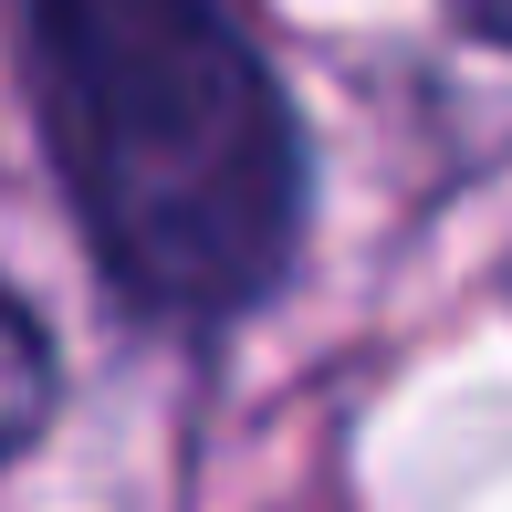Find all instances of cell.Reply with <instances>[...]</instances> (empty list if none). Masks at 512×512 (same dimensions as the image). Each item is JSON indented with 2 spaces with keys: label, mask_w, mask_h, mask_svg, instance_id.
Listing matches in <instances>:
<instances>
[{
  "label": "cell",
  "mask_w": 512,
  "mask_h": 512,
  "mask_svg": "<svg viewBox=\"0 0 512 512\" xmlns=\"http://www.w3.org/2000/svg\"><path fill=\"white\" fill-rule=\"evenodd\" d=\"M42 408H53V356H42L32 314L0 304V450H11V439H32Z\"/></svg>",
  "instance_id": "7a4b0ae2"
},
{
  "label": "cell",
  "mask_w": 512,
  "mask_h": 512,
  "mask_svg": "<svg viewBox=\"0 0 512 512\" xmlns=\"http://www.w3.org/2000/svg\"><path fill=\"white\" fill-rule=\"evenodd\" d=\"M32 105L126 304L220 324L283 283L304 136L230 0H32Z\"/></svg>",
  "instance_id": "6da1fadb"
},
{
  "label": "cell",
  "mask_w": 512,
  "mask_h": 512,
  "mask_svg": "<svg viewBox=\"0 0 512 512\" xmlns=\"http://www.w3.org/2000/svg\"><path fill=\"white\" fill-rule=\"evenodd\" d=\"M492 32H512V0H492Z\"/></svg>",
  "instance_id": "3957f363"
}]
</instances>
